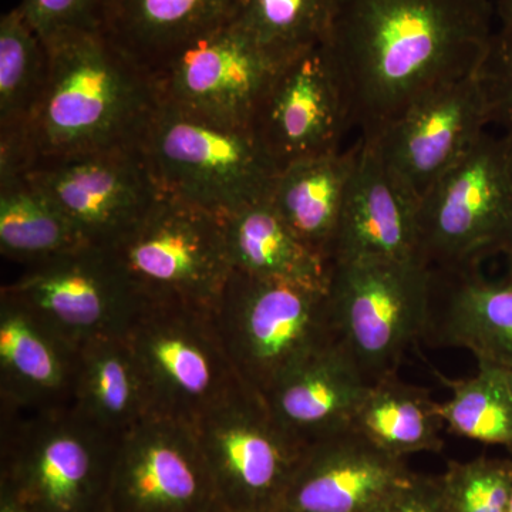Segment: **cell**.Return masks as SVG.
<instances>
[{
	"mask_svg": "<svg viewBox=\"0 0 512 512\" xmlns=\"http://www.w3.org/2000/svg\"><path fill=\"white\" fill-rule=\"evenodd\" d=\"M494 13L491 0H339L326 46L359 138L376 137L427 94L476 74Z\"/></svg>",
	"mask_w": 512,
	"mask_h": 512,
	"instance_id": "cell-1",
	"label": "cell"
},
{
	"mask_svg": "<svg viewBox=\"0 0 512 512\" xmlns=\"http://www.w3.org/2000/svg\"><path fill=\"white\" fill-rule=\"evenodd\" d=\"M46 45L49 73L30 124L37 160L138 146L160 106L151 73L101 29Z\"/></svg>",
	"mask_w": 512,
	"mask_h": 512,
	"instance_id": "cell-2",
	"label": "cell"
},
{
	"mask_svg": "<svg viewBox=\"0 0 512 512\" xmlns=\"http://www.w3.org/2000/svg\"><path fill=\"white\" fill-rule=\"evenodd\" d=\"M138 147L161 194L221 218L268 200L279 173L251 128L221 126L164 106Z\"/></svg>",
	"mask_w": 512,
	"mask_h": 512,
	"instance_id": "cell-3",
	"label": "cell"
},
{
	"mask_svg": "<svg viewBox=\"0 0 512 512\" xmlns=\"http://www.w3.org/2000/svg\"><path fill=\"white\" fill-rule=\"evenodd\" d=\"M214 318L239 379L261 394L338 340L329 288L241 272L229 276Z\"/></svg>",
	"mask_w": 512,
	"mask_h": 512,
	"instance_id": "cell-4",
	"label": "cell"
},
{
	"mask_svg": "<svg viewBox=\"0 0 512 512\" xmlns=\"http://www.w3.org/2000/svg\"><path fill=\"white\" fill-rule=\"evenodd\" d=\"M6 487L32 512H107L117 443L70 407L2 413Z\"/></svg>",
	"mask_w": 512,
	"mask_h": 512,
	"instance_id": "cell-5",
	"label": "cell"
},
{
	"mask_svg": "<svg viewBox=\"0 0 512 512\" xmlns=\"http://www.w3.org/2000/svg\"><path fill=\"white\" fill-rule=\"evenodd\" d=\"M433 272L420 259L333 262L329 303L336 339L370 384L397 375L429 323Z\"/></svg>",
	"mask_w": 512,
	"mask_h": 512,
	"instance_id": "cell-6",
	"label": "cell"
},
{
	"mask_svg": "<svg viewBox=\"0 0 512 512\" xmlns=\"http://www.w3.org/2000/svg\"><path fill=\"white\" fill-rule=\"evenodd\" d=\"M110 249L140 303L214 312L232 274L222 218L170 195H158Z\"/></svg>",
	"mask_w": 512,
	"mask_h": 512,
	"instance_id": "cell-7",
	"label": "cell"
},
{
	"mask_svg": "<svg viewBox=\"0 0 512 512\" xmlns=\"http://www.w3.org/2000/svg\"><path fill=\"white\" fill-rule=\"evenodd\" d=\"M151 414L195 426L241 386L214 312L178 303H140L124 333Z\"/></svg>",
	"mask_w": 512,
	"mask_h": 512,
	"instance_id": "cell-8",
	"label": "cell"
},
{
	"mask_svg": "<svg viewBox=\"0 0 512 512\" xmlns=\"http://www.w3.org/2000/svg\"><path fill=\"white\" fill-rule=\"evenodd\" d=\"M512 212V136L485 130L419 202V259L456 271L503 254Z\"/></svg>",
	"mask_w": 512,
	"mask_h": 512,
	"instance_id": "cell-9",
	"label": "cell"
},
{
	"mask_svg": "<svg viewBox=\"0 0 512 512\" xmlns=\"http://www.w3.org/2000/svg\"><path fill=\"white\" fill-rule=\"evenodd\" d=\"M194 429L222 510L281 507L306 446L276 421L261 393L242 383Z\"/></svg>",
	"mask_w": 512,
	"mask_h": 512,
	"instance_id": "cell-10",
	"label": "cell"
},
{
	"mask_svg": "<svg viewBox=\"0 0 512 512\" xmlns=\"http://www.w3.org/2000/svg\"><path fill=\"white\" fill-rule=\"evenodd\" d=\"M279 66L232 19L188 40L150 73L160 106L221 126L251 128Z\"/></svg>",
	"mask_w": 512,
	"mask_h": 512,
	"instance_id": "cell-11",
	"label": "cell"
},
{
	"mask_svg": "<svg viewBox=\"0 0 512 512\" xmlns=\"http://www.w3.org/2000/svg\"><path fill=\"white\" fill-rule=\"evenodd\" d=\"M107 512H225L194 426L150 414L117 443Z\"/></svg>",
	"mask_w": 512,
	"mask_h": 512,
	"instance_id": "cell-12",
	"label": "cell"
},
{
	"mask_svg": "<svg viewBox=\"0 0 512 512\" xmlns=\"http://www.w3.org/2000/svg\"><path fill=\"white\" fill-rule=\"evenodd\" d=\"M28 178L94 247L116 244L161 194L138 146L40 158Z\"/></svg>",
	"mask_w": 512,
	"mask_h": 512,
	"instance_id": "cell-13",
	"label": "cell"
},
{
	"mask_svg": "<svg viewBox=\"0 0 512 512\" xmlns=\"http://www.w3.org/2000/svg\"><path fill=\"white\" fill-rule=\"evenodd\" d=\"M352 113L326 42L276 69L251 130L281 171L298 161L342 150Z\"/></svg>",
	"mask_w": 512,
	"mask_h": 512,
	"instance_id": "cell-14",
	"label": "cell"
},
{
	"mask_svg": "<svg viewBox=\"0 0 512 512\" xmlns=\"http://www.w3.org/2000/svg\"><path fill=\"white\" fill-rule=\"evenodd\" d=\"M2 293L29 306L79 346L124 335L140 306L111 249L94 245L30 266Z\"/></svg>",
	"mask_w": 512,
	"mask_h": 512,
	"instance_id": "cell-15",
	"label": "cell"
},
{
	"mask_svg": "<svg viewBox=\"0 0 512 512\" xmlns=\"http://www.w3.org/2000/svg\"><path fill=\"white\" fill-rule=\"evenodd\" d=\"M490 127V107L477 72L427 94L365 141L420 202Z\"/></svg>",
	"mask_w": 512,
	"mask_h": 512,
	"instance_id": "cell-16",
	"label": "cell"
},
{
	"mask_svg": "<svg viewBox=\"0 0 512 512\" xmlns=\"http://www.w3.org/2000/svg\"><path fill=\"white\" fill-rule=\"evenodd\" d=\"M413 471L355 429L313 441L303 451L281 507L291 512H367Z\"/></svg>",
	"mask_w": 512,
	"mask_h": 512,
	"instance_id": "cell-17",
	"label": "cell"
},
{
	"mask_svg": "<svg viewBox=\"0 0 512 512\" xmlns=\"http://www.w3.org/2000/svg\"><path fill=\"white\" fill-rule=\"evenodd\" d=\"M80 346L29 306L0 293L2 413L70 407Z\"/></svg>",
	"mask_w": 512,
	"mask_h": 512,
	"instance_id": "cell-18",
	"label": "cell"
},
{
	"mask_svg": "<svg viewBox=\"0 0 512 512\" xmlns=\"http://www.w3.org/2000/svg\"><path fill=\"white\" fill-rule=\"evenodd\" d=\"M359 141L330 262L419 259V201Z\"/></svg>",
	"mask_w": 512,
	"mask_h": 512,
	"instance_id": "cell-19",
	"label": "cell"
},
{
	"mask_svg": "<svg viewBox=\"0 0 512 512\" xmlns=\"http://www.w3.org/2000/svg\"><path fill=\"white\" fill-rule=\"evenodd\" d=\"M477 265L433 272L429 323L434 346L470 350L477 360L512 362V269L488 279Z\"/></svg>",
	"mask_w": 512,
	"mask_h": 512,
	"instance_id": "cell-20",
	"label": "cell"
},
{
	"mask_svg": "<svg viewBox=\"0 0 512 512\" xmlns=\"http://www.w3.org/2000/svg\"><path fill=\"white\" fill-rule=\"evenodd\" d=\"M370 386L336 340L289 370L262 396L276 421L308 446L349 429Z\"/></svg>",
	"mask_w": 512,
	"mask_h": 512,
	"instance_id": "cell-21",
	"label": "cell"
},
{
	"mask_svg": "<svg viewBox=\"0 0 512 512\" xmlns=\"http://www.w3.org/2000/svg\"><path fill=\"white\" fill-rule=\"evenodd\" d=\"M238 0H109L100 29L148 72L188 40L231 22Z\"/></svg>",
	"mask_w": 512,
	"mask_h": 512,
	"instance_id": "cell-22",
	"label": "cell"
},
{
	"mask_svg": "<svg viewBox=\"0 0 512 512\" xmlns=\"http://www.w3.org/2000/svg\"><path fill=\"white\" fill-rule=\"evenodd\" d=\"M359 147L357 140L348 150L282 168L269 194V202L289 228L329 262Z\"/></svg>",
	"mask_w": 512,
	"mask_h": 512,
	"instance_id": "cell-23",
	"label": "cell"
},
{
	"mask_svg": "<svg viewBox=\"0 0 512 512\" xmlns=\"http://www.w3.org/2000/svg\"><path fill=\"white\" fill-rule=\"evenodd\" d=\"M232 271L329 288L332 264L306 245L269 200L222 217Z\"/></svg>",
	"mask_w": 512,
	"mask_h": 512,
	"instance_id": "cell-24",
	"label": "cell"
},
{
	"mask_svg": "<svg viewBox=\"0 0 512 512\" xmlns=\"http://www.w3.org/2000/svg\"><path fill=\"white\" fill-rule=\"evenodd\" d=\"M72 407L116 440L150 416L146 387L126 336L80 345Z\"/></svg>",
	"mask_w": 512,
	"mask_h": 512,
	"instance_id": "cell-25",
	"label": "cell"
},
{
	"mask_svg": "<svg viewBox=\"0 0 512 512\" xmlns=\"http://www.w3.org/2000/svg\"><path fill=\"white\" fill-rule=\"evenodd\" d=\"M436 407L429 390L384 377L369 387L350 427L392 456L439 453L446 424Z\"/></svg>",
	"mask_w": 512,
	"mask_h": 512,
	"instance_id": "cell-26",
	"label": "cell"
},
{
	"mask_svg": "<svg viewBox=\"0 0 512 512\" xmlns=\"http://www.w3.org/2000/svg\"><path fill=\"white\" fill-rule=\"evenodd\" d=\"M70 221L29 180L0 183V252L30 266L84 247Z\"/></svg>",
	"mask_w": 512,
	"mask_h": 512,
	"instance_id": "cell-27",
	"label": "cell"
},
{
	"mask_svg": "<svg viewBox=\"0 0 512 512\" xmlns=\"http://www.w3.org/2000/svg\"><path fill=\"white\" fill-rule=\"evenodd\" d=\"M49 50L19 6L0 19V133L25 131L45 92Z\"/></svg>",
	"mask_w": 512,
	"mask_h": 512,
	"instance_id": "cell-28",
	"label": "cell"
},
{
	"mask_svg": "<svg viewBox=\"0 0 512 512\" xmlns=\"http://www.w3.org/2000/svg\"><path fill=\"white\" fill-rule=\"evenodd\" d=\"M339 0H238L234 22L282 64L328 40Z\"/></svg>",
	"mask_w": 512,
	"mask_h": 512,
	"instance_id": "cell-29",
	"label": "cell"
},
{
	"mask_svg": "<svg viewBox=\"0 0 512 512\" xmlns=\"http://www.w3.org/2000/svg\"><path fill=\"white\" fill-rule=\"evenodd\" d=\"M478 372L468 379H447L436 372L450 389L447 402H437V414L446 429L464 439L501 446L512 453V396L498 366L477 360Z\"/></svg>",
	"mask_w": 512,
	"mask_h": 512,
	"instance_id": "cell-30",
	"label": "cell"
},
{
	"mask_svg": "<svg viewBox=\"0 0 512 512\" xmlns=\"http://www.w3.org/2000/svg\"><path fill=\"white\" fill-rule=\"evenodd\" d=\"M448 511L508 512L512 497V461L478 457L450 461L441 474Z\"/></svg>",
	"mask_w": 512,
	"mask_h": 512,
	"instance_id": "cell-31",
	"label": "cell"
},
{
	"mask_svg": "<svg viewBox=\"0 0 512 512\" xmlns=\"http://www.w3.org/2000/svg\"><path fill=\"white\" fill-rule=\"evenodd\" d=\"M491 126L512 136V30H495L480 69Z\"/></svg>",
	"mask_w": 512,
	"mask_h": 512,
	"instance_id": "cell-32",
	"label": "cell"
},
{
	"mask_svg": "<svg viewBox=\"0 0 512 512\" xmlns=\"http://www.w3.org/2000/svg\"><path fill=\"white\" fill-rule=\"evenodd\" d=\"M109 0H20L19 8L43 40L73 30L100 29Z\"/></svg>",
	"mask_w": 512,
	"mask_h": 512,
	"instance_id": "cell-33",
	"label": "cell"
},
{
	"mask_svg": "<svg viewBox=\"0 0 512 512\" xmlns=\"http://www.w3.org/2000/svg\"><path fill=\"white\" fill-rule=\"evenodd\" d=\"M367 512H450L443 478L413 473L406 483Z\"/></svg>",
	"mask_w": 512,
	"mask_h": 512,
	"instance_id": "cell-34",
	"label": "cell"
},
{
	"mask_svg": "<svg viewBox=\"0 0 512 512\" xmlns=\"http://www.w3.org/2000/svg\"><path fill=\"white\" fill-rule=\"evenodd\" d=\"M495 13L500 19V28L512 30V0H498Z\"/></svg>",
	"mask_w": 512,
	"mask_h": 512,
	"instance_id": "cell-35",
	"label": "cell"
},
{
	"mask_svg": "<svg viewBox=\"0 0 512 512\" xmlns=\"http://www.w3.org/2000/svg\"><path fill=\"white\" fill-rule=\"evenodd\" d=\"M0 512H32L22 501H19L15 495L3 490L2 503H0Z\"/></svg>",
	"mask_w": 512,
	"mask_h": 512,
	"instance_id": "cell-36",
	"label": "cell"
},
{
	"mask_svg": "<svg viewBox=\"0 0 512 512\" xmlns=\"http://www.w3.org/2000/svg\"><path fill=\"white\" fill-rule=\"evenodd\" d=\"M494 365L498 366V369H500L501 375H503L512 396V362L494 363Z\"/></svg>",
	"mask_w": 512,
	"mask_h": 512,
	"instance_id": "cell-37",
	"label": "cell"
},
{
	"mask_svg": "<svg viewBox=\"0 0 512 512\" xmlns=\"http://www.w3.org/2000/svg\"><path fill=\"white\" fill-rule=\"evenodd\" d=\"M503 254L505 256H507L508 268L512 269V212H511L510 228H508L507 241H505V247H504Z\"/></svg>",
	"mask_w": 512,
	"mask_h": 512,
	"instance_id": "cell-38",
	"label": "cell"
},
{
	"mask_svg": "<svg viewBox=\"0 0 512 512\" xmlns=\"http://www.w3.org/2000/svg\"><path fill=\"white\" fill-rule=\"evenodd\" d=\"M268 512H291V511L286 510V508H284V507H278V508H275V510H271Z\"/></svg>",
	"mask_w": 512,
	"mask_h": 512,
	"instance_id": "cell-39",
	"label": "cell"
},
{
	"mask_svg": "<svg viewBox=\"0 0 512 512\" xmlns=\"http://www.w3.org/2000/svg\"><path fill=\"white\" fill-rule=\"evenodd\" d=\"M508 512H512V497H511V503H510V511Z\"/></svg>",
	"mask_w": 512,
	"mask_h": 512,
	"instance_id": "cell-40",
	"label": "cell"
}]
</instances>
